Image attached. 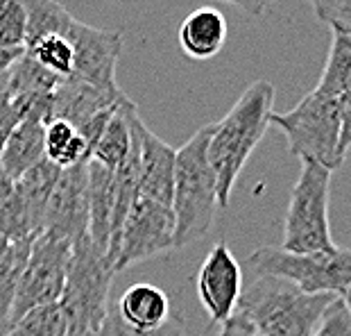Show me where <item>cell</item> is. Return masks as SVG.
<instances>
[{"label":"cell","instance_id":"cell-12","mask_svg":"<svg viewBox=\"0 0 351 336\" xmlns=\"http://www.w3.org/2000/svg\"><path fill=\"white\" fill-rule=\"evenodd\" d=\"M66 39L75 52L73 76L102 89H116V64L123 50V34L75 21Z\"/></svg>","mask_w":351,"mask_h":336},{"label":"cell","instance_id":"cell-11","mask_svg":"<svg viewBox=\"0 0 351 336\" xmlns=\"http://www.w3.org/2000/svg\"><path fill=\"white\" fill-rule=\"evenodd\" d=\"M202 309L213 323H227L236 316L243 295V271L227 243H215L197 273Z\"/></svg>","mask_w":351,"mask_h":336},{"label":"cell","instance_id":"cell-38","mask_svg":"<svg viewBox=\"0 0 351 336\" xmlns=\"http://www.w3.org/2000/svg\"><path fill=\"white\" fill-rule=\"evenodd\" d=\"M86 336H98V332H88Z\"/></svg>","mask_w":351,"mask_h":336},{"label":"cell","instance_id":"cell-6","mask_svg":"<svg viewBox=\"0 0 351 336\" xmlns=\"http://www.w3.org/2000/svg\"><path fill=\"white\" fill-rule=\"evenodd\" d=\"M270 125L286 134L288 150L300 159H313L328 170H338L345 161L340 155V98L311 91L290 111H272Z\"/></svg>","mask_w":351,"mask_h":336},{"label":"cell","instance_id":"cell-8","mask_svg":"<svg viewBox=\"0 0 351 336\" xmlns=\"http://www.w3.org/2000/svg\"><path fill=\"white\" fill-rule=\"evenodd\" d=\"M73 257V245L59 236L41 232L32 241L25 268L21 273L12 307V325L25 313L57 304L64 295L66 278Z\"/></svg>","mask_w":351,"mask_h":336},{"label":"cell","instance_id":"cell-28","mask_svg":"<svg viewBox=\"0 0 351 336\" xmlns=\"http://www.w3.org/2000/svg\"><path fill=\"white\" fill-rule=\"evenodd\" d=\"M313 336H351V313L340 298H335L331 307L324 311Z\"/></svg>","mask_w":351,"mask_h":336},{"label":"cell","instance_id":"cell-15","mask_svg":"<svg viewBox=\"0 0 351 336\" xmlns=\"http://www.w3.org/2000/svg\"><path fill=\"white\" fill-rule=\"evenodd\" d=\"M118 316L134 332H159L173 320L170 298L159 287L134 284L118 302Z\"/></svg>","mask_w":351,"mask_h":336},{"label":"cell","instance_id":"cell-31","mask_svg":"<svg viewBox=\"0 0 351 336\" xmlns=\"http://www.w3.org/2000/svg\"><path fill=\"white\" fill-rule=\"evenodd\" d=\"M351 148V91L340 98V155L347 157Z\"/></svg>","mask_w":351,"mask_h":336},{"label":"cell","instance_id":"cell-17","mask_svg":"<svg viewBox=\"0 0 351 336\" xmlns=\"http://www.w3.org/2000/svg\"><path fill=\"white\" fill-rule=\"evenodd\" d=\"M43 159H46V123L39 118L21 121L0 146V161L14 182Z\"/></svg>","mask_w":351,"mask_h":336},{"label":"cell","instance_id":"cell-14","mask_svg":"<svg viewBox=\"0 0 351 336\" xmlns=\"http://www.w3.org/2000/svg\"><path fill=\"white\" fill-rule=\"evenodd\" d=\"M114 170L88 159V238L104 257L109 252L111 234H114Z\"/></svg>","mask_w":351,"mask_h":336},{"label":"cell","instance_id":"cell-32","mask_svg":"<svg viewBox=\"0 0 351 336\" xmlns=\"http://www.w3.org/2000/svg\"><path fill=\"white\" fill-rule=\"evenodd\" d=\"M218 336H256V334H254L247 320L236 311L234 318H229L227 323H222V330L218 332Z\"/></svg>","mask_w":351,"mask_h":336},{"label":"cell","instance_id":"cell-25","mask_svg":"<svg viewBox=\"0 0 351 336\" xmlns=\"http://www.w3.org/2000/svg\"><path fill=\"white\" fill-rule=\"evenodd\" d=\"M7 336H69V323L57 302L25 313L10 327Z\"/></svg>","mask_w":351,"mask_h":336},{"label":"cell","instance_id":"cell-18","mask_svg":"<svg viewBox=\"0 0 351 336\" xmlns=\"http://www.w3.org/2000/svg\"><path fill=\"white\" fill-rule=\"evenodd\" d=\"M136 114H138V109L132 98L114 111L107 128L100 134L98 144L91 148L93 161H98L100 166L109 170H116L121 166L132 150V121Z\"/></svg>","mask_w":351,"mask_h":336},{"label":"cell","instance_id":"cell-40","mask_svg":"<svg viewBox=\"0 0 351 336\" xmlns=\"http://www.w3.org/2000/svg\"><path fill=\"white\" fill-rule=\"evenodd\" d=\"M179 336H182V334H179Z\"/></svg>","mask_w":351,"mask_h":336},{"label":"cell","instance_id":"cell-39","mask_svg":"<svg viewBox=\"0 0 351 336\" xmlns=\"http://www.w3.org/2000/svg\"><path fill=\"white\" fill-rule=\"evenodd\" d=\"M0 336H7V334H3V332H0Z\"/></svg>","mask_w":351,"mask_h":336},{"label":"cell","instance_id":"cell-1","mask_svg":"<svg viewBox=\"0 0 351 336\" xmlns=\"http://www.w3.org/2000/svg\"><path fill=\"white\" fill-rule=\"evenodd\" d=\"M274 104V85L256 80L243 91L225 118L213 123L208 141V161L218 177V207H227L234 184L252 157L254 148L263 141L270 125Z\"/></svg>","mask_w":351,"mask_h":336},{"label":"cell","instance_id":"cell-4","mask_svg":"<svg viewBox=\"0 0 351 336\" xmlns=\"http://www.w3.org/2000/svg\"><path fill=\"white\" fill-rule=\"evenodd\" d=\"M331 177L322 164L302 159L300 177L293 186V196L283 221L281 250L293 255H313L335 248L328 223V200H331Z\"/></svg>","mask_w":351,"mask_h":336},{"label":"cell","instance_id":"cell-5","mask_svg":"<svg viewBox=\"0 0 351 336\" xmlns=\"http://www.w3.org/2000/svg\"><path fill=\"white\" fill-rule=\"evenodd\" d=\"M114 268L102 252L95 250L91 238L84 236L73 245V257L66 278L64 295L59 300L69 336H86L88 332H100L109 313V287Z\"/></svg>","mask_w":351,"mask_h":336},{"label":"cell","instance_id":"cell-16","mask_svg":"<svg viewBox=\"0 0 351 336\" xmlns=\"http://www.w3.org/2000/svg\"><path fill=\"white\" fill-rule=\"evenodd\" d=\"M227 41V21L213 7L191 12L179 25V46L184 55L197 62L215 57Z\"/></svg>","mask_w":351,"mask_h":336},{"label":"cell","instance_id":"cell-9","mask_svg":"<svg viewBox=\"0 0 351 336\" xmlns=\"http://www.w3.org/2000/svg\"><path fill=\"white\" fill-rule=\"evenodd\" d=\"M175 248V214L173 207L138 198L132 207L118 236L114 273H121L145 259L166 255Z\"/></svg>","mask_w":351,"mask_h":336},{"label":"cell","instance_id":"cell-3","mask_svg":"<svg viewBox=\"0 0 351 336\" xmlns=\"http://www.w3.org/2000/svg\"><path fill=\"white\" fill-rule=\"evenodd\" d=\"M213 134V123L199 128L177 150L175 164V248L199 241L208 234L213 216L218 209V177L208 161V141Z\"/></svg>","mask_w":351,"mask_h":336},{"label":"cell","instance_id":"cell-35","mask_svg":"<svg viewBox=\"0 0 351 336\" xmlns=\"http://www.w3.org/2000/svg\"><path fill=\"white\" fill-rule=\"evenodd\" d=\"M14 186H16V182L12 180L10 173H7L5 166H3V161H0V203H5V200L12 196Z\"/></svg>","mask_w":351,"mask_h":336},{"label":"cell","instance_id":"cell-7","mask_svg":"<svg viewBox=\"0 0 351 336\" xmlns=\"http://www.w3.org/2000/svg\"><path fill=\"white\" fill-rule=\"evenodd\" d=\"M252 271L295 282L306 293L340 295L351 287V248H331L313 255H293L281 248H258L250 255Z\"/></svg>","mask_w":351,"mask_h":336},{"label":"cell","instance_id":"cell-21","mask_svg":"<svg viewBox=\"0 0 351 336\" xmlns=\"http://www.w3.org/2000/svg\"><path fill=\"white\" fill-rule=\"evenodd\" d=\"M59 175H62V168H57L52 161L43 159L34 168H29L21 180H16V186H14L21 200L29 209V214H32L39 232H43V214H46V205Z\"/></svg>","mask_w":351,"mask_h":336},{"label":"cell","instance_id":"cell-29","mask_svg":"<svg viewBox=\"0 0 351 336\" xmlns=\"http://www.w3.org/2000/svg\"><path fill=\"white\" fill-rule=\"evenodd\" d=\"M23 121V114H21L16 100L10 91V85L3 78L0 80V146L5 144V139L10 137L12 130Z\"/></svg>","mask_w":351,"mask_h":336},{"label":"cell","instance_id":"cell-37","mask_svg":"<svg viewBox=\"0 0 351 336\" xmlns=\"http://www.w3.org/2000/svg\"><path fill=\"white\" fill-rule=\"evenodd\" d=\"M10 248H12V243H10V241H7V238H5L3 234H0V257H3V255H5V252H7V250H10Z\"/></svg>","mask_w":351,"mask_h":336},{"label":"cell","instance_id":"cell-30","mask_svg":"<svg viewBox=\"0 0 351 336\" xmlns=\"http://www.w3.org/2000/svg\"><path fill=\"white\" fill-rule=\"evenodd\" d=\"M179 334L182 332H179V325L175 320H170V323L159 332H134L123 323L118 313H111V311L107 313V318H104V323L98 332V336H179Z\"/></svg>","mask_w":351,"mask_h":336},{"label":"cell","instance_id":"cell-27","mask_svg":"<svg viewBox=\"0 0 351 336\" xmlns=\"http://www.w3.org/2000/svg\"><path fill=\"white\" fill-rule=\"evenodd\" d=\"M311 5L322 23L351 34V0H311Z\"/></svg>","mask_w":351,"mask_h":336},{"label":"cell","instance_id":"cell-22","mask_svg":"<svg viewBox=\"0 0 351 336\" xmlns=\"http://www.w3.org/2000/svg\"><path fill=\"white\" fill-rule=\"evenodd\" d=\"M46 159L66 170L91 159V150L75 125L69 121H52L46 125Z\"/></svg>","mask_w":351,"mask_h":336},{"label":"cell","instance_id":"cell-23","mask_svg":"<svg viewBox=\"0 0 351 336\" xmlns=\"http://www.w3.org/2000/svg\"><path fill=\"white\" fill-rule=\"evenodd\" d=\"M32 248V241L12 243V248L0 257V332L7 334L12 327V307L16 298L21 273L25 268V261Z\"/></svg>","mask_w":351,"mask_h":336},{"label":"cell","instance_id":"cell-36","mask_svg":"<svg viewBox=\"0 0 351 336\" xmlns=\"http://www.w3.org/2000/svg\"><path fill=\"white\" fill-rule=\"evenodd\" d=\"M338 298H340L342 302H345V307H347V309H349V313H351V287L342 291V293H340Z\"/></svg>","mask_w":351,"mask_h":336},{"label":"cell","instance_id":"cell-2","mask_svg":"<svg viewBox=\"0 0 351 336\" xmlns=\"http://www.w3.org/2000/svg\"><path fill=\"white\" fill-rule=\"evenodd\" d=\"M338 295L306 293L295 282L258 275L243 289L238 313L256 336H313Z\"/></svg>","mask_w":351,"mask_h":336},{"label":"cell","instance_id":"cell-34","mask_svg":"<svg viewBox=\"0 0 351 336\" xmlns=\"http://www.w3.org/2000/svg\"><path fill=\"white\" fill-rule=\"evenodd\" d=\"M225 3L238 7V10L252 14V16H261V14L265 12V7L270 0H225Z\"/></svg>","mask_w":351,"mask_h":336},{"label":"cell","instance_id":"cell-10","mask_svg":"<svg viewBox=\"0 0 351 336\" xmlns=\"http://www.w3.org/2000/svg\"><path fill=\"white\" fill-rule=\"evenodd\" d=\"M43 232L71 245L88 236V159L62 170L43 214Z\"/></svg>","mask_w":351,"mask_h":336},{"label":"cell","instance_id":"cell-13","mask_svg":"<svg viewBox=\"0 0 351 336\" xmlns=\"http://www.w3.org/2000/svg\"><path fill=\"white\" fill-rule=\"evenodd\" d=\"M175 164L177 150L166 141L141 125V180L138 198L154 200L161 205H173L175 191Z\"/></svg>","mask_w":351,"mask_h":336},{"label":"cell","instance_id":"cell-26","mask_svg":"<svg viewBox=\"0 0 351 336\" xmlns=\"http://www.w3.org/2000/svg\"><path fill=\"white\" fill-rule=\"evenodd\" d=\"M27 16L23 0H0V48H25Z\"/></svg>","mask_w":351,"mask_h":336},{"label":"cell","instance_id":"cell-33","mask_svg":"<svg viewBox=\"0 0 351 336\" xmlns=\"http://www.w3.org/2000/svg\"><path fill=\"white\" fill-rule=\"evenodd\" d=\"M25 48H16V50H7V48H0V80H3L14 64L23 57Z\"/></svg>","mask_w":351,"mask_h":336},{"label":"cell","instance_id":"cell-20","mask_svg":"<svg viewBox=\"0 0 351 336\" xmlns=\"http://www.w3.org/2000/svg\"><path fill=\"white\" fill-rule=\"evenodd\" d=\"M313 91L342 98L351 91V34L331 30V48L324 64V71L319 76L317 87Z\"/></svg>","mask_w":351,"mask_h":336},{"label":"cell","instance_id":"cell-19","mask_svg":"<svg viewBox=\"0 0 351 336\" xmlns=\"http://www.w3.org/2000/svg\"><path fill=\"white\" fill-rule=\"evenodd\" d=\"M23 5L27 16L25 48L46 36H69L77 21L59 0H23Z\"/></svg>","mask_w":351,"mask_h":336},{"label":"cell","instance_id":"cell-24","mask_svg":"<svg viewBox=\"0 0 351 336\" xmlns=\"http://www.w3.org/2000/svg\"><path fill=\"white\" fill-rule=\"evenodd\" d=\"M25 52L34 59L41 69L50 71L57 78L73 76V64H75V52L66 36H46V39L27 46Z\"/></svg>","mask_w":351,"mask_h":336}]
</instances>
